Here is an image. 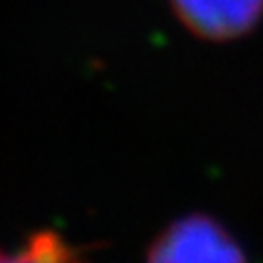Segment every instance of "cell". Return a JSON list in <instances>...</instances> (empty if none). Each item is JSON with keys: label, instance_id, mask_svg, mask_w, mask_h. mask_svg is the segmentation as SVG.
<instances>
[{"label": "cell", "instance_id": "6da1fadb", "mask_svg": "<svg viewBox=\"0 0 263 263\" xmlns=\"http://www.w3.org/2000/svg\"><path fill=\"white\" fill-rule=\"evenodd\" d=\"M147 259L171 261H243L246 252L233 233L204 213H191L169 224L147 248Z\"/></svg>", "mask_w": 263, "mask_h": 263}, {"label": "cell", "instance_id": "3957f363", "mask_svg": "<svg viewBox=\"0 0 263 263\" xmlns=\"http://www.w3.org/2000/svg\"><path fill=\"white\" fill-rule=\"evenodd\" d=\"M79 250L55 230H37L24 241V250L15 252L11 259L18 261H68L77 259Z\"/></svg>", "mask_w": 263, "mask_h": 263}, {"label": "cell", "instance_id": "7a4b0ae2", "mask_svg": "<svg viewBox=\"0 0 263 263\" xmlns=\"http://www.w3.org/2000/svg\"><path fill=\"white\" fill-rule=\"evenodd\" d=\"M169 5L189 33L209 42L243 37L263 18V0H169Z\"/></svg>", "mask_w": 263, "mask_h": 263}]
</instances>
